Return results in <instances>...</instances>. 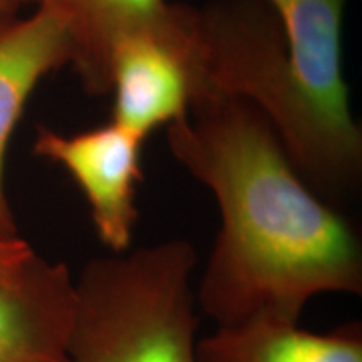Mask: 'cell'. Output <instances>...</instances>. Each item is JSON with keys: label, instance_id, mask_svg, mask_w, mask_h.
<instances>
[{"label": "cell", "instance_id": "cell-7", "mask_svg": "<svg viewBox=\"0 0 362 362\" xmlns=\"http://www.w3.org/2000/svg\"><path fill=\"white\" fill-rule=\"evenodd\" d=\"M74 300L69 267L35 252L0 282V362H69Z\"/></svg>", "mask_w": 362, "mask_h": 362}, {"label": "cell", "instance_id": "cell-12", "mask_svg": "<svg viewBox=\"0 0 362 362\" xmlns=\"http://www.w3.org/2000/svg\"><path fill=\"white\" fill-rule=\"evenodd\" d=\"M33 0H0V25L17 19V12Z\"/></svg>", "mask_w": 362, "mask_h": 362}, {"label": "cell", "instance_id": "cell-6", "mask_svg": "<svg viewBox=\"0 0 362 362\" xmlns=\"http://www.w3.org/2000/svg\"><path fill=\"white\" fill-rule=\"evenodd\" d=\"M277 13L304 98L332 141L362 163V133L349 107L344 78L346 0H265Z\"/></svg>", "mask_w": 362, "mask_h": 362}, {"label": "cell", "instance_id": "cell-5", "mask_svg": "<svg viewBox=\"0 0 362 362\" xmlns=\"http://www.w3.org/2000/svg\"><path fill=\"white\" fill-rule=\"evenodd\" d=\"M143 143L112 121L76 134L42 126L34 139V155L61 166L83 192L99 242L111 253L128 252L133 242Z\"/></svg>", "mask_w": 362, "mask_h": 362}, {"label": "cell", "instance_id": "cell-4", "mask_svg": "<svg viewBox=\"0 0 362 362\" xmlns=\"http://www.w3.org/2000/svg\"><path fill=\"white\" fill-rule=\"evenodd\" d=\"M194 8L176 4L165 30L126 34L110 56L111 121L146 139L188 112L194 88Z\"/></svg>", "mask_w": 362, "mask_h": 362}, {"label": "cell", "instance_id": "cell-10", "mask_svg": "<svg viewBox=\"0 0 362 362\" xmlns=\"http://www.w3.org/2000/svg\"><path fill=\"white\" fill-rule=\"evenodd\" d=\"M198 362H362V325L344 324L330 332H310L298 322L253 319L215 325L198 337Z\"/></svg>", "mask_w": 362, "mask_h": 362}, {"label": "cell", "instance_id": "cell-9", "mask_svg": "<svg viewBox=\"0 0 362 362\" xmlns=\"http://www.w3.org/2000/svg\"><path fill=\"white\" fill-rule=\"evenodd\" d=\"M64 22L71 44L69 64L88 94H110L111 49L126 34L165 30L176 4L166 0H33Z\"/></svg>", "mask_w": 362, "mask_h": 362}, {"label": "cell", "instance_id": "cell-8", "mask_svg": "<svg viewBox=\"0 0 362 362\" xmlns=\"http://www.w3.org/2000/svg\"><path fill=\"white\" fill-rule=\"evenodd\" d=\"M69 34L47 8L0 25V237H17L16 216L6 192V161L25 104L45 76L69 64Z\"/></svg>", "mask_w": 362, "mask_h": 362}, {"label": "cell", "instance_id": "cell-3", "mask_svg": "<svg viewBox=\"0 0 362 362\" xmlns=\"http://www.w3.org/2000/svg\"><path fill=\"white\" fill-rule=\"evenodd\" d=\"M197 250L173 238L90 259L74 279L69 362H198Z\"/></svg>", "mask_w": 362, "mask_h": 362}, {"label": "cell", "instance_id": "cell-1", "mask_svg": "<svg viewBox=\"0 0 362 362\" xmlns=\"http://www.w3.org/2000/svg\"><path fill=\"white\" fill-rule=\"evenodd\" d=\"M166 128L171 155L214 193L220 211L194 291L215 325L298 322L317 296H361L354 226L305 183L252 104L202 94Z\"/></svg>", "mask_w": 362, "mask_h": 362}, {"label": "cell", "instance_id": "cell-2", "mask_svg": "<svg viewBox=\"0 0 362 362\" xmlns=\"http://www.w3.org/2000/svg\"><path fill=\"white\" fill-rule=\"evenodd\" d=\"M193 64V98L221 94L252 104L319 197L329 202L356 192L362 163L330 139L310 110L277 13L265 0H216L194 8Z\"/></svg>", "mask_w": 362, "mask_h": 362}, {"label": "cell", "instance_id": "cell-11", "mask_svg": "<svg viewBox=\"0 0 362 362\" xmlns=\"http://www.w3.org/2000/svg\"><path fill=\"white\" fill-rule=\"evenodd\" d=\"M35 250L21 235L0 237V282L17 274L27 262L33 259Z\"/></svg>", "mask_w": 362, "mask_h": 362}]
</instances>
